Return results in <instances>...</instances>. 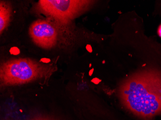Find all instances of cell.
<instances>
[{"mask_svg":"<svg viewBox=\"0 0 161 120\" xmlns=\"http://www.w3.org/2000/svg\"><path fill=\"white\" fill-rule=\"evenodd\" d=\"M119 96L124 107L141 119L161 115V72L145 69L135 73L120 86Z\"/></svg>","mask_w":161,"mask_h":120,"instance_id":"cell-1","label":"cell"},{"mask_svg":"<svg viewBox=\"0 0 161 120\" xmlns=\"http://www.w3.org/2000/svg\"><path fill=\"white\" fill-rule=\"evenodd\" d=\"M54 71L52 66L30 59H16L4 62L1 66L2 86L24 84L49 77Z\"/></svg>","mask_w":161,"mask_h":120,"instance_id":"cell-2","label":"cell"},{"mask_svg":"<svg viewBox=\"0 0 161 120\" xmlns=\"http://www.w3.org/2000/svg\"><path fill=\"white\" fill-rule=\"evenodd\" d=\"M90 1L42 0L36 5V9L40 13L52 17L60 21H68L88 6Z\"/></svg>","mask_w":161,"mask_h":120,"instance_id":"cell-3","label":"cell"},{"mask_svg":"<svg viewBox=\"0 0 161 120\" xmlns=\"http://www.w3.org/2000/svg\"><path fill=\"white\" fill-rule=\"evenodd\" d=\"M29 33L34 43L43 48H51L57 43V29L48 21L38 20L34 22L30 28Z\"/></svg>","mask_w":161,"mask_h":120,"instance_id":"cell-4","label":"cell"},{"mask_svg":"<svg viewBox=\"0 0 161 120\" xmlns=\"http://www.w3.org/2000/svg\"><path fill=\"white\" fill-rule=\"evenodd\" d=\"M11 10L10 6L4 2H1L0 6V21H1V26L0 30L1 33L7 27L10 19Z\"/></svg>","mask_w":161,"mask_h":120,"instance_id":"cell-5","label":"cell"},{"mask_svg":"<svg viewBox=\"0 0 161 120\" xmlns=\"http://www.w3.org/2000/svg\"><path fill=\"white\" fill-rule=\"evenodd\" d=\"M31 120H53L49 118H45V117H38V118H35L34 119H31Z\"/></svg>","mask_w":161,"mask_h":120,"instance_id":"cell-6","label":"cell"},{"mask_svg":"<svg viewBox=\"0 0 161 120\" xmlns=\"http://www.w3.org/2000/svg\"><path fill=\"white\" fill-rule=\"evenodd\" d=\"M157 32H158L159 36L161 38V24L159 26V28H158Z\"/></svg>","mask_w":161,"mask_h":120,"instance_id":"cell-7","label":"cell"}]
</instances>
